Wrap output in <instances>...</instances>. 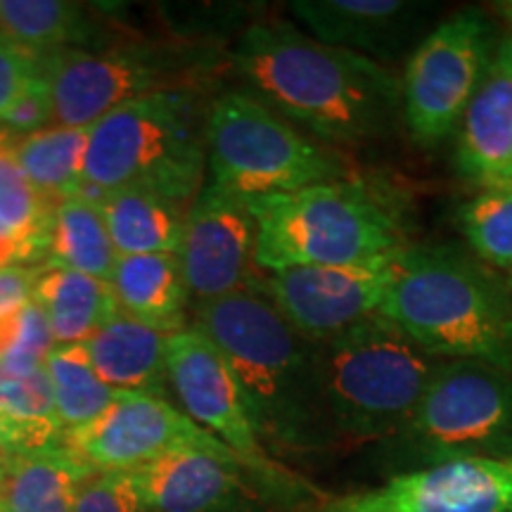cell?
<instances>
[{
  "label": "cell",
  "mask_w": 512,
  "mask_h": 512,
  "mask_svg": "<svg viewBox=\"0 0 512 512\" xmlns=\"http://www.w3.org/2000/svg\"><path fill=\"white\" fill-rule=\"evenodd\" d=\"M249 93L320 143L358 147L401 121V76L285 22L252 24L235 46Z\"/></svg>",
  "instance_id": "6da1fadb"
},
{
  "label": "cell",
  "mask_w": 512,
  "mask_h": 512,
  "mask_svg": "<svg viewBox=\"0 0 512 512\" xmlns=\"http://www.w3.org/2000/svg\"><path fill=\"white\" fill-rule=\"evenodd\" d=\"M192 328L226 356L261 441L297 451L332 448L318 375V351L261 292L195 304Z\"/></svg>",
  "instance_id": "7a4b0ae2"
},
{
  "label": "cell",
  "mask_w": 512,
  "mask_h": 512,
  "mask_svg": "<svg viewBox=\"0 0 512 512\" xmlns=\"http://www.w3.org/2000/svg\"><path fill=\"white\" fill-rule=\"evenodd\" d=\"M380 313L427 354L512 375V287L456 247L401 249Z\"/></svg>",
  "instance_id": "3957f363"
},
{
  "label": "cell",
  "mask_w": 512,
  "mask_h": 512,
  "mask_svg": "<svg viewBox=\"0 0 512 512\" xmlns=\"http://www.w3.org/2000/svg\"><path fill=\"white\" fill-rule=\"evenodd\" d=\"M256 223V266H347L411 245L406 200L361 174L335 183L247 200Z\"/></svg>",
  "instance_id": "277c9868"
},
{
  "label": "cell",
  "mask_w": 512,
  "mask_h": 512,
  "mask_svg": "<svg viewBox=\"0 0 512 512\" xmlns=\"http://www.w3.org/2000/svg\"><path fill=\"white\" fill-rule=\"evenodd\" d=\"M316 351L335 446L392 439L413 415L441 361L382 313L316 344Z\"/></svg>",
  "instance_id": "5b68a950"
},
{
  "label": "cell",
  "mask_w": 512,
  "mask_h": 512,
  "mask_svg": "<svg viewBox=\"0 0 512 512\" xmlns=\"http://www.w3.org/2000/svg\"><path fill=\"white\" fill-rule=\"evenodd\" d=\"M204 169L207 112L185 91L155 93L91 126L81 195L138 188L190 209Z\"/></svg>",
  "instance_id": "8992f818"
},
{
  "label": "cell",
  "mask_w": 512,
  "mask_h": 512,
  "mask_svg": "<svg viewBox=\"0 0 512 512\" xmlns=\"http://www.w3.org/2000/svg\"><path fill=\"white\" fill-rule=\"evenodd\" d=\"M211 183L242 200L280 195L358 174L337 147L320 143L252 93L230 91L207 110Z\"/></svg>",
  "instance_id": "52a82bcc"
},
{
  "label": "cell",
  "mask_w": 512,
  "mask_h": 512,
  "mask_svg": "<svg viewBox=\"0 0 512 512\" xmlns=\"http://www.w3.org/2000/svg\"><path fill=\"white\" fill-rule=\"evenodd\" d=\"M406 470L451 460L512 458V375L475 361H444L411 418L384 441Z\"/></svg>",
  "instance_id": "ba28073f"
},
{
  "label": "cell",
  "mask_w": 512,
  "mask_h": 512,
  "mask_svg": "<svg viewBox=\"0 0 512 512\" xmlns=\"http://www.w3.org/2000/svg\"><path fill=\"white\" fill-rule=\"evenodd\" d=\"M496 48L494 22L475 8L427 31L401 74V121L415 145L437 150L456 136Z\"/></svg>",
  "instance_id": "9c48e42d"
},
{
  "label": "cell",
  "mask_w": 512,
  "mask_h": 512,
  "mask_svg": "<svg viewBox=\"0 0 512 512\" xmlns=\"http://www.w3.org/2000/svg\"><path fill=\"white\" fill-rule=\"evenodd\" d=\"M169 384L183 413L226 444L249 472L285 486L294 482L290 472L268 456L226 356L192 325L169 339Z\"/></svg>",
  "instance_id": "30bf717a"
},
{
  "label": "cell",
  "mask_w": 512,
  "mask_h": 512,
  "mask_svg": "<svg viewBox=\"0 0 512 512\" xmlns=\"http://www.w3.org/2000/svg\"><path fill=\"white\" fill-rule=\"evenodd\" d=\"M399 254L401 249L361 264L299 266L266 273L259 292L299 335L323 344L380 313Z\"/></svg>",
  "instance_id": "8fae6325"
},
{
  "label": "cell",
  "mask_w": 512,
  "mask_h": 512,
  "mask_svg": "<svg viewBox=\"0 0 512 512\" xmlns=\"http://www.w3.org/2000/svg\"><path fill=\"white\" fill-rule=\"evenodd\" d=\"M62 444L93 472H133L183 446L235 456L166 396L138 392H117L105 413L64 434Z\"/></svg>",
  "instance_id": "7c38bea8"
},
{
  "label": "cell",
  "mask_w": 512,
  "mask_h": 512,
  "mask_svg": "<svg viewBox=\"0 0 512 512\" xmlns=\"http://www.w3.org/2000/svg\"><path fill=\"white\" fill-rule=\"evenodd\" d=\"M178 259L195 304L259 292L266 273L256 266V223L247 200L202 185L185 214Z\"/></svg>",
  "instance_id": "4fadbf2b"
},
{
  "label": "cell",
  "mask_w": 512,
  "mask_h": 512,
  "mask_svg": "<svg viewBox=\"0 0 512 512\" xmlns=\"http://www.w3.org/2000/svg\"><path fill=\"white\" fill-rule=\"evenodd\" d=\"M41 74L53 102V126L64 128H91L126 102L176 91L174 67L140 50H53L43 53Z\"/></svg>",
  "instance_id": "5bb4252c"
},
{
  "label": "cell",
  "mask_w": 512,
  "mask_h": 512,
  "mask_svg": "<svg viewBox=\"0 0 512 512\" xmlns=\"http://www.w3.org/2000/svg\"><path fill=\"white\" fill-rule=\"evenodd\" d=\"M320 512H512L510 460H451L337 496Z\"/></svg>",
  "instance_id": "9a60e30c"
},
{
  "label": "cell",
  "mask_w": 512,
  "mask_h": 512,
  "mask_svg": "<svg viewBox=\"0 0 512 512\" xmlns=\"http://www.w3.org/2000/svg\"><path fill=\"white\" fill-rule=\"evenodd\" d=\"M290 8L316 41L384 67L418 48L434 15L432 3L413 0H299Z\"/></svg>",
  "instance_id": "2e32d148"
},
{
  "label": "cell",
  "mask_w": 512,
  "mask_h": 512,
  "mask_svg": "<svg viewBox=\"0 0 512 512\" xmlns=\"http://www.w3.org/2000/svg\"><path fill=\"white\" fill-rule=\"evenodd\" d=\"M247 465L230 453L174 448L131 472L143 512H249Z\"/></svg>",
  "instance_id": "e0dca14e"
},
{
  "label": "cell",
  "mask_w": 512,
  "mask_h": 512,
  "mask_svg": "<svg viewBox=\"0 0 512 512\" xmlns=\"http://www.w3.org/2000/svg\"><path fill=\"white\" fill-rule=\"evenodd\" d=\"M456 169L479 190L512 188V34L498 41L456 133Z\"/></svg>",
  "instance_id": "ac0fdd59"
},
{
  "label": "cell",
  "mask_w": 512,
  "mask_h": 512,
  "mask_svg": "<svg viewBox=\"0 0 512 512\" xmlns=\"http://www.w3.org/2000/svg\"><path fill=\"white\" fill-rule=\"evenodd\" d=\"M169 339L119 309L88 339L86 349L102 382L114 392L164 396L169 384Z\"/></svg>",
  "instance_id": "d6986e66"
},
{
  "label": "cell",
  "mask_w": 512,
  "mask_h": 512,
  "mask_svg": "<svg viewBox=\"0 0 512 512\" xmlns=\"http://www.w3.org/2000/svg\"><path fill=\"white\" fill-rule=\"evenodd\" d=\"M112 290L119 309L140 323L166 335L188 328L190 292L178 254L119 256Z\"/></svg>",
  "instance_id": "ffe728a7"
},
{
  "label": "cell",
  "mask_w": 512,
  "mask_h": 512,
  "mask_svg": "<svg viewBox=\"0 0 512 512\" xmlns=\"http://www.w3.org/2000/svg\"><path fill=\"white\" fill-rule=\"evenodd\" d=\"M93 475L64 444L15 453L0 477V505L3 512H74Z\"/></svg>",
  "instance_id": "44dd1931"
},
{
  "label": "cell",
  "mask_w": 512,
  "mask_h": 512,
  "mask_svg": "<svg viewBox=\"0 0 512 512\" xmlns=\"http://www.w3.org/2000/svg\"><path fill=\"white\" fill-rule=\"evenodd\" d=\"M31 299L41 306L55 344L88 342L117 309L112 283L55 264L36 273Z\"/></svg>",
  "instance_id": "7402d4cb"
},
{
  "label": "cell",
  "mask_w": 512,
  "mask_h": 512,
  "mask_svg": "<svg viewBox=\"0 0 512 512\" xmlns=\"http://www.w3.org/2000/svg\"><path fill=\"white\" fill-rule=\"evenodd\" d=\"M119 256L178 254L188 209L155 192L121 188L95 195Z\"/></svg>",
  "instance_id": "603a6c76"
},
{
  "label": "cell",
  "mask_w": 512,
  "mask_h": 512,
  "mask_svg": "<svg viewBox=\"0 0 512 512\" xmlns=\"http://www.w3.org/2000/svg\"><path fill=\"white\" fill-rule=\"evenodd\" d=\"M48 252L55 266L112 283L119 252L110 238L98 200L76 195L57 204L50 223Z\"/></svg>",
  "instance_id": "cb8c5ba5"
},
{
  "label": "cell",
  "mask_w": 512,
  "mask_h": 512,
  "mask_svg": "<svg viewBox=\"0 0 512 512\" xmlns=\"http://www.w3.org/2000/svg\"><path fill=\"white\" fill-rule=\"evenodd\" d=\"M91 128L50 126L12 143V155L31 185L57 207L81 195Z\"/></svg>",
  "instance_id": "d4e9b609"
},
{
  "label": "cell",
  "mask_w": 512,
  "mask_h": 512,
  "mask_svg": "<svg viewBox=\"0 0 512 512\" xmlns=\"http://www.w3.org/2000/svg\"><path fill=\"white\" fill-rule=\"evenodd\" d=\"M55 413L62 432H74L105 413L117 392L102 382L86 344H57L46 358Z\"/></svg>",
  "instance_id": "484cf974"
},
{
  "label": "cell",
  "mask_w": 512,
  "mask_h": 512,
  "mask_svg": "<svg viewBox=\"0 0 512 512\" xmlns=\"http://www.w3.org/2000/svg\"><path fill=\"white\" fill-rule=\"evenodd\" d=\"M0 418L8 422L17 453L62 444L64 432L46 368L31 373L0 370Z\"/></svg>",
  "instance_id": "4316f807"
},
{
  "label": "cell",
  "mask_w": 512,
  "mask_h": 512,
  "mask_svg": "<svg viewBox=\"0 0 512 512\" xmlns=\"http://www.w3.org/2000/svg\"><path fill=\"white\" fill-rule=\"evenodd\" d=\"M86 10L67 0H0V34L36 53L72 48L91 36Z\"/></svg>",
  "instance_id": "83f0119b"
},
{
  "label": "cell",
  "mask_w": 512,
  "mask_h": 512,
  "mask_svg": "<svg viewBox=\"0 0 512 512\" xmlns=\"http://www.w3.org/2000/svg\"><path fill=\"white\" fill-rule=\"evenodd\" d=\"M15 140L17 136L0 128V228L22 245L27 259H36L48 249L55 207L31 185L17 164L12 155Z\"/></svg>",
  "instance_id": "f1b7e54d"
},
{
  "label": "cell",
  "mask_w": 512,
  "mask_h": 512,
  "mask_svg": "<svg viewBox=\"0 0 512 512\" xmlns=\"http://www.w3.org/2000/svg\"><path fill=\"white\" fill-rule=\"evenodd\" d=\"M458 228L477 261L512 273V188L479 190L460 209Z\"/></svg>",
  "instance_id": "f546056e"
},
{
  "label": "cell",
  "mask_w": 512,
  "mask_h": 512,
  "mask_svg": "<svg viewBox=\"0 0 512 512\" xmlns=\"http://www.w3.org/2000/svg\"><path fill=\"white\" fill-rule=\"evenodd\" d=\"M55 347L48 320L34 299L0 318V370L31 373L43 368Z\"/></svg>",
  "instance_id": "4dcf8cb0"
},
{
  "label": "cell",
  "mask_w": 512,
  "mask_h": 512,
  "mask_svg": "<svg viewBox=\"0 0 512 512\" xmlns=\"http://www.w3.org/2000/svg\"><path fill=\"white\" fill-rule=\"evenodd\" d=\"M74 512H143L131 472H95L81 486Z\"/></svg>",
  "instance_id": "1f68e13d"
},
{
  "label": "cell",
  "mask_w": 512,
  "mask_h": 512,
  "mask_svg": "<svg viewBox=\"0 0 512 512\" xmlns=\"http://www.w3.org/2000/svg\"><path fill=\"white\" fill-rule=\"evenodd\" d=\"M41 53L0 34V119L41 76Z\"/></svg>",
  "instance_id": "d6a6232c"
},
{
  "label": "cell",
  "mask_w": 512,
  "mask_h": 512,
  "mask_svg": "<svg viewBox=\"0 0 512 512\" xmlns=\"http://www.w3.org/2000/svg\"><path fill=\"white\" fill-rule=\"evenodd\" d=\"M50 126H53V102H50L48 83L41 74L27 88V93L10 107V112L0 119V128L12 136L24 138Z\"/></svg>",
  "instance_id": "836d02e7"
},
{
  "label": "cell",
  "mask_w": 512,
  "mask_h": 512,
  "mask_svg": "<svg viewBox=\"0 0 512 512\" xmlns=\"http://www.w3.org/2000/svg\"><path fill=\"white\" fill-rule=\"evenodd\" d=\"M34 278L36 273L22 266L5 268L0 273V318L29 302L31 290H34Z\"/></svg>",
  "instance_id": "e575fe53"
},
{
  "label": "cell",
  "mask_w": 512,
  "mask_h": 512,
  "mask_svg": "<svg viewBox=\"0 0 512 512\" xmlns=\"http://www.w3.org/2000/svg\"><path fill=\"white\" fill-rule=\"evenodd\" d=\"M17 261H27L22 245L12 238L8 230L0 228V273H3L5 268L17 266Z\"/></svg>",
  "instance_id": "d590c367"
},
{
  "label": "cell",
  "mask_w": 512,
  "mask_h": 512,
  "mask_svg": "<svg viewBox=\"0 0 512 512\" xmlns=\"http://www.w3.org/2000/svg\"><path fill=\"white\" fill-rule=\"evenodd\" d=\"M15 453H17L15 439H12L8 422L0 418V463H3V460H8L10 456H15Z\"/></svg>",
  "instance_id": "8d00e7d4"
},
{
  "label": "cell",
  "mask_w": 512,
  "mask_h": 512,
  "mask_svg": "<svg viewBox=\"0 0 512 512\" xmlns=\"http://www.w3.org/2000/svg\"><path fill=\"white\" fill-rule=\"evenodd\" d=\"M494 12L498 17H503L505 22L512 27V0H501V3H494Z\"/></svg>",
  "instance_id": "74e56055"
},
{
  "label": "cell",
  "mask_w": 512,
  "mask_h": 512,
  "mask_svg": "<svg viewBox=\"0 0 512 512\" xmlns=\"http://www.w3.org/2000/svg\"><path fill=\"white\" fill-rule=\"evenodd\" d=\"M10 460V458H8ZM8 460H3V463H0V477H3V470H5V463H8Z\"/></svg>",
  "instance_id": "f35d334b"
},
{
  "label": "cell",
  "mask_w": 512,
  "mask_h": 512,
  "mask_svg": "<svg viewBox=\"0 0 512 512\" xmlns=\"http://www.w3.org/2000/svg\"><path fill=\"white\" fill-rule=\"evenodd\" d=\"M508 285H510V287H512V273H510V283H508Z\"/></svg>",
  "instance_id": "ab89813d"
},
{
  "label": "cell",
  "mask_w": 512,
  "mask_h": 512,
  "mask_svg": "<svg viewBox=\"0 0 512 512\" xmlns=\"http://www.w3.org/2000/svg\"><path fill=\"white\" fill-rule=\"evenodd\" d=\"M0 512H3V505H0Z\"/></svg>",
  "instance_id": "60d3db41"
}]
</instances>
